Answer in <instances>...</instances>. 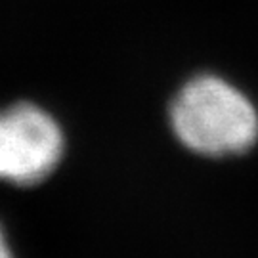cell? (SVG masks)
Wrapping results in <instances>:
<instances>
[{
  "mask_svg": "<svg viewBox=\"0 0 258 258\" xmlns=\"http://www.w3.org/2000/svg\"><path fill=\"white\" fill-rule=\"evenodd\" d=\"M0 258H14V254H12V250L8 247V241L4 237L2 228H0Z\"/></svg>",
  "mask_w": 258,
  "mask_h": 258,
  "instance_id": "cell-3",
  "label": "cell"
},
{
  "mask_svg": "<svg viewBox=\"0 0 258 258\" xmlns=\"http://www.w3.org/2000/svg\"><path fill=\"white\" fill-rule=\"evenodd\" d=\"M65 149L55 119L33 103H16L0 111V180L18 185L44 180Z\"/></svg>",
  "mask_w": 258,
  "mask_h": 258,
  "instance_id": "cell-2",
  "label": "cell"
},
{
  "mask_svg": "<svg viewBox=\"0 0 258 258\" xmlns=\"http://www.w3.org/2000/svg\"><path fill=\"white\" fill-rule=\"evenodd\" d=\"M170 124L185 148L209 157L243 153L258 140L254 105L214 75H199L182 86L170 105Z\"/></svg>",
  "mask_w": 258,
  "mask_h": 258,
  "instance_id": "cell-1",
  "label": "cell"
}]
</instances>
